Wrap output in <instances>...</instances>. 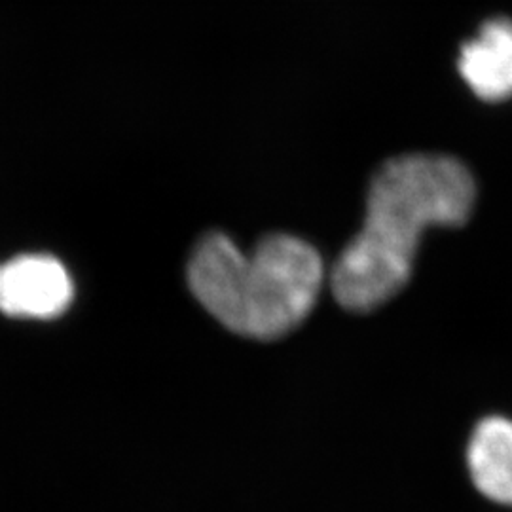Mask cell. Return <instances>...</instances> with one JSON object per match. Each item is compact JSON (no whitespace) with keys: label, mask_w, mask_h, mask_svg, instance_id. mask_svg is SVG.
Segmentation results:
<instances>
[{"label":"cell","mask_w":512,"mask_h":512,"mask_svg":"<svg viewBox=\"0 0 512 512\" xmlns=\"http://www.w3.org/2000/svg\"><path fill=\"white\" fill-rule=\"evenodd\" d=\"M469 471L480 494L512 505V421H480L467 452Z\"/></svg>","instance_id":"5"},{"label":"cell","mask_w":512,"mask_h":512,"mask_svg":"<svg viewBox=\"0 0 512 512\" xmlns=\"http://www.w3.org/2000/svg\"><path fill=\"white\" fill-rule=\"evenodd\" d=\"M475 200V179L456 158L406 154L385 162L368 188L363 228L332 268L340 306L365 313L401 293L423 232L465 224Z\"/></svg>","instance_id":"1"},{"label":"cell","mask_w":512,"mask_h":512,"mask_svg":"<svg viewBox=\"0 0 512 512\" xmlns=\"http://www.w3.org/2000/svg\"><path fill=\"white\" fill-rule=\"evenodd\" d=\"M325 266L302 239L274 234L253 253H243L224 234L198 245L188 266V283L226 329L256 340H275L296 329L313 310Z\"/></svg>","instance_id":"2"},{"label":"cell","mask_w":512,"mask_h":512,"mask_svg":"<svg viewBox=\"0 0 512 512\" xmlns=\"http://www.w3.org/2000/svg\"><path fill=\"white\" fill-rule=\"evenodd\" d=\"M458 69L469 88L484 101L512 97V21L484 23L478 37L463 44Z\"/></svg>","instance_id":"4"},{"label":"cell","mask_w":512,"mask_h":512,"mask_svg":"<svg viewBox=\"0 0 512 512\" xmlns=\"http://www.w3.org/2000/svg\"><path fill=\"white\" fill-rule=\"evenodd\" d=\"M67 268L48 255H21L0 264V311L10 317L54 319L71 306Z\"/></svg>","instance_id":"3"}]
</instances>
